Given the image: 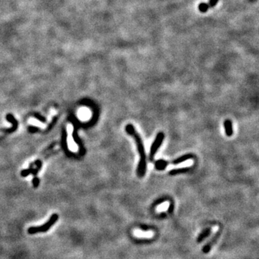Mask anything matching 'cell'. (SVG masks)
I'll return each instance as SVG.
<instances>
[{"label":"cell","instance_id":"obj_5","mask_svg":"<svg viewBox=\"0 0 259 259\" xmlns=\"http://www.w3.org/2000/svg\"><path fill=\"white\" fill-rule=\"evenodd\" d=\"M218 238H219V235H217V233H213V237H212V238L207 243V245L204 247V248H203V252L204 253L210 252V250L212 249V246H213V245L215 243V242H216L217 240L218 239Z\"/></svg>","mask_w":259,"mask_h":259},{"label":"cell","instance_id":"obj_10","mask_svg":"<svg viewBox=\"0 0 259 259\" xmlns=\"http://www.w3.org/2000/svg\"><path fill=\"white\" fill-rule=\"evenodd\" d=\"M169 202H165L162 203V204H159V206H157V208H156V211L159 212H164V211H166L169 207Z\"/></svg>","mask_w":259,"mask_h":259},{"label":"cell","instance_id":"obj_15","mask_svg":"<svg viewBox=\"0 0 259 259\" xmlns=\"http://www.w3.org/2000/svg\"><path fill=\"white\" fill-rule=\"evenodd\" d=\"M39 182H40V181H39V179H37L36 177L33 179V186H34V187H37V186H38V184H39Z\"/></svg>","mask_w":259,"mask_h":259},{"label":"cell","instance_id":"obj_3","mask_svg":"<svg viewBox=\"0 0 259 259\" xmlns=\"http://www.w3.org/2000/svg\"><path fill=\"white\" fill-rule=\"evenodd\" d=\"M164 138H165V135H164L163 132H160L157 134L154 141H153V144H152L151 147H150V155H149V159H150V160H152V159H153V157L155 156L156 153H157L158 150H159L160 146L161 145L163 142Z\"/></svg>","mask_w":259,"mask_h":259},{"label":"cell","instance_id":"obj_2","mask_svg":"<svg viewBox=\"0 0 259 259\" xmlns=\"http://www.w3.org/2000/svg\"><path fill=\"white\" fill-rule=\"evenodd\" d=\"M58 217H59V216H58V214H53V215H51L49 220L46 223L43 224L42 226L29 227L28 229V233L30 235H34L38 233H46V232L48 231L49 229L57 222Z\"/></svg>","mask_w":259,"mask_h":259},{"label":"cell","instance_id":"obj_14","mask_svg":"<svg viewBox=\"0 0 259 259\" xmlns=\"http://www.w3.org/2000/svg\"><path fill=\"white\" fill-rule=\"evenodd\" d=\"M218 1H219V0H210V1H209L208 3V5L209 7H210H210H215V6L217 4Z\"/></svg>","mask_w":259,"mask_h":259},{"label":"cell","instance_id":"obj_13","mask_svg":"<svg viewBox=\"0 0 259 259\" xmlns=\"http://www.w3.org/2000/svg\"><path fill=\"white\" fill-rule=\"evenodd\" d=\"M188 170V168H179V169H174V170H172V171H171V172H170V174H171V175H175V174H180L181 172H184V171H187Z\"/></svg>","mask_w":259,"mask_h":259},{"label":"cell","instance_id":"obj_11","mask_svg":"<svg viewBox=\"0 0 259 259\" xmlns=\"http://www.w3.org/2000/svg\"><path fill=\"white\" fill-rule=\"evenodd\" d=\"M167 165V162L163 160H160V161H158V162L156 163V168L159 170H163L165 168V167Z\"/></svg>","mask_w":259,"mask_h":259},{"label":"cell","instance_id":"obj_9","mask_svg":"<svg viewBox=\"0 0 259 259\" xmlns=\"http://www.w3.org/2000/svg\"><path fill=\"white\" fill-rule=\"evenodd\" d=\"M210 233H211V229L210 228L206 229V230H204V231H203L202 233H201V235L199 236L197 241H198L199 243H201L202 240H204V239H206L209 235H210Z\"/></svg>","mask_w":259,"mask_h":259},{"label":"cell","instance_id":"obj_17","mask_svg":"<svg viewBox=\"0 0 259 259\" xmlns=\"http://www.w3.org/2000/svg\"><path fill=\"white\" fill-rule=\"evenodd\" d=\"M35 117H37V118L38 119V120H42V122H45V121H46V120H45V119L43 118V117H42L41 116H38V115H35Z\"/></svg>","mask_w":259,"mask_h":259},{"label":"cell","instance_id":"obj_7","mask_svg":"<svg viewBox=\"0 0 259 259\" xmlns=\"http://www.w3.org/2000/svg\"><path fill=\"white\" fill-rule=\"evenodd\" d=\"M7 120H8L9 122H10V123H12V124H13V128L10 129V130H6V132H13V131L17 129V127L18 123H17V120H15V117H13L12 114H7Z\"/></svg>","mask_w":259,"mask_h":259},{"label":"cell","instance_id":"obj_12","mask_svg":"<svg viewBox=\"0 0 259 259\" xmlns=\"http://www.w3.org/2000/svg\"><path fill=\"white\" fill-rule=\"evenodd\" d=\"M209 9H210V7H209L207 3H201V4H199V10L201 12L203 13L206 12H207V10H208Z\"/></svg>","mask_w":259,"mask_h":259},{"label":"cell","instance_id":"obj_4","mask_svg":"<svg viewBox=\"0 0 259 259\" xmlns=\"http://www.w3.org/2000/svg\"><path fill=\"white\" fill-rule=\"evenodd\" d=\"M132 234L135 238L141 239H149L152 238L154 236V232L152 230H148V231H143L141 229L135 228L132 231Z\"/></svg>","mask_w":259,"mask_h":259},{"label":"cell","instance_id":"obj_6","mask_svg":"<svg viewBox=\"0 0 259 259\" xmlns=\"http://www.w3.org/2000/svg\"><path fill=\"white\" fill-rule=\"evenodd\" d=\"M224 127L225 129V134L227 136L230 137L232 136L233 134V123L230 120H226L224 122Z\"/></svg>","mask_w":259,"mask_h":259},{"label":"cell","instance_id":"obj_8","mask_svg":"<svg viewBox=\"0 0 259 259\" xmlns=\"http://www.w3.org/2000/svg\"><path fill=\"white\" fill-rule=\"evenodd\" d=\"M193 157L192 154H186V155H184V156H181L179 157V159H176V160L173 161H172V164H174V165H177V164L179 163H181L186 161L188 159H190Z\"/></svg>","mask_w":259,"mask_h":259},{"label":"cell","instance_id":"obj_16","mask_svg":"<svg viewBox=\"0 0 259 259\" xmlns=\"http://www.w3.org/2000/svg\"><path fill=\"white\" fill-rule=\"evenodd\" d=\"M37 130V127H33V126H30V127L29 128H28V130L30 131L31 132H35V131Z\"/></svg>","mask_w":259,"mask_h":259},{"label":"cell","instance_id":"obj_1","mask_svg":"<svg viewBox=\"0 0 259 259\" xmlns=\"http://www.w3.org/2000/svg\"><path fill=\"white\" fill-rule=\"evenodd\" d=\"M125 130L128 135L132 136L134 138L135 142V145L137 147V150L140 156L139 163L137 167L136 173L138 177H143L145 175L146 170H147V161H146V156L145 152V147L143 143L142 138L141 135L136 131L134 126L131 124H128L125 126Z\"/></svg>","mask_w":259,"mask_h":259}]
</instances>
